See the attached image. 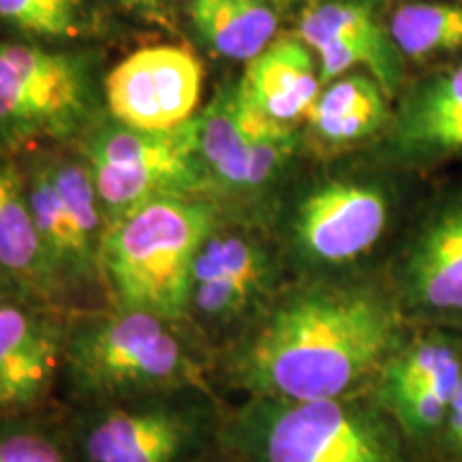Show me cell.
<instances>
[{"instance_id":"obj_27","label":"cell","mask_w":462,"mask_h":462,"mask_svg":"<svg viewBox=\"0 0 462 462\" xmlns=\"http://www.w3.org/2000/svg\"><path fill=\"white\" fill-rule=\"evenodd\" d=\"M118 5H123L125 9L135 11V14L146 15V17H161L170 7L171 0H116Z\"/></svg>"},{"instance_id":"obj_3","label":"cell","mask_w":462,"mask_h":462,"mask_svg":"<svg viewBox=\"0 0 462 462\" xmlns=\"http://www.w3.org/2000/svg\"><path fill=\"white\" fill-rule=\"evenodd\" d=\"M189 385H215V377L210 356L180 321L112 304L69 313L60 407H90Z\"/></svg>"},{"instance_id":"obj_19","label":"cell","mask_w":462,"mask_h":462,"mask_svg":"<svg viewBox=\"0 0 462 462\" xmlns=\"http://www.w3.org/2000/svg\"><path fill=\"white\" fill-rule=\"evenodd\" d=\"M460 377L462 338L443 330V326H424L409 332L404 343L379 373L371 392L374 396H385Z\"/></svg>"},{"instance_id":"obj_2","label":"cell","mask_w":462,"mask_h":462,"mask_svg":"<svg viewBox=\"0 0 462 462\" xmlns=\"http://www.w3.org/2000/svg\"><path fill=\"white\" fill-rule=\"evenodd\" d=\"M418 173L381 159L377 167L328 171L281 195L270 234L291 279L374 274L415 212Z\"/></svg>"},{"instance_id":"obj_14","label":"cell","mask_w":462,"mask_h":462,"mask_svg":"<svg viewBox=\"0 0 462 462\" xmlns=\"http://www.w3.org/2000/svg\"><path fill=\"white\" fill-rule=\"evenodd\" d=\"M204 69L180 45H150L107 73L106 103L116 123L140 131H170L195 116Z\"/></svg>"},{"instance_id":"obj_28","label":"cell","mask_w":462,"mask_h":462,"mask_svg":"<svg viewBox=\"0 0 462 462\" xmlns=\"http://www.w3.org/2000/svg\"><path fill=\"white\" fill-rule=\"evenodd\" d=\"M14 296H24V293H22L20 289H17L14 282L7 279V276L0 273V302H3V300H7V298H14Z\"/></svg>"},{"instance_id":"obj_5","label":"cell","mask_w":462,"mask_h":462,"mask_svg":"<svg viewBox=\"0 0 462 462\" xmlns=\"http://www.w3.org/2000/svg\"><path fill=\"white\" fill-rule=\"evenodd\" d=\"M218 218L206 198H167L106 227L101 274L107 302L180 321L195 257Z\"/></svg>"},{"instance_id":"obj_11","label":"cell","mask_w":462,"mask_h":462,"mask_svg":"<svg viewBox=\"0 0 462 462\" xmlns=\"http://www.w3.org/2000/svg\"><path fill=\"white\" fill-rule=\"evenodd\" d=\"M92 84L82 58L0 37V154L60 142L86 125Z\"/></svg>"},{"instance_id":"obj_22","label":"cell","mask_w":462,"mask_h":462,"mask_svg":"<svg viewBox=\"0 0 462 462\" xmlns=\"http://www.w3.org/2000/svg\"><path fill=\"white\" fill-rule=\"evenodd\" d=\"M0 462H78L60 404L0 418Z\"/></svg>"},{"instance_id":"obj_9","label":"cell","mask_w":462,"mask_h":462,"mask_svg":"<svg viewBox=\"0 0 462 462\" xmlns=\"http://www.w3.org/2000/svg\"><path fill=\"white\" fill-rule=\"evenodd\" d=\"M28 204L67 313L107 306L101 274L106 217L84 159L17 154Z\"/></svg>"},{"instance_id":"obj_21","label":"cell","mask_w":462,"mask_h":462,"mask_svg":"<svg viewBox=\"0 0 462 462\" xmlns=\"http://www.w3.org/2000/svg\"><path fill=\"white\" fill-rule=\"evenodd\" d=\"M388 26L404 62L439 60L462 51V3H404L390 15Z\"/></svg>"},{"instance_id":"obj_12","label":"cell","mask_w":462,"mask_h":462,"mask_svg":"<svg viewBox=\"0 0 462 462\" xmlns=\"http://www.w3.org/2000/svg\"><path fill=\"white\" fill-rule=\"evenodd\" d=\"M385 276L413 326H460L462 184L415 208Z\"/></svg>"},{"instance_id":"obj_7","label":"cell","mask_w":462,"mask_h":462,"mask_svg":"<svg viewBox=\"0 0 462 462\" xmlns=\"http://www.w3.org/2000/svg\"><path fill=\"white\" fill-rule=\"evenodd\" d=\"M227 404L215 385H189L62 409L78 462H201L221 446Z\"/></svg>"},{"instance_id":"obj_29","label":"cell","mask_w":462,"mask_h":462,"mask_svg":"<svg viewBox=\"0 0 462 462\" xmlns=\"http://www.w3.org/2000/svg\"><path fill=\"white\" fill-rule=\"evenodd\" d=\"M201 462H240V460L234 458V456L227 452V449H223L221 446H218V449H215V452H212L210 456H206V458Z\"/></svg>"},{"instance_id":"obj_8","label":"cell","mask_w":462,"mask_h":462,"mask_svg":"<svg viewBox=\"0 0 462 462\" xmlns=\"http://www.w3.org/2000/svg\"><path fill=\"white\" fill-rule=\"evenodd\" d=\"M300 146L296 125L259 112L240 82L225 86L199 114L206 199L223 215L270 227Z\"/></svg>"},{"instance_id":"obj_16","label":"cell","mask_w":462,"mask_h":462,"mask_svg":"<svg viewBox=\"0 0 462 462\" xmlns=\"http://www.w3.org/2000/svg\"><path fill=\"white\" fill-rule=\"evenodd\" d=\"M0 273L22 293L65 310L45 255L20 161L0 154Z\"/></svg>"},{"instance_id":"obj_10","label":"cell","mask_w":462,"mask_h":462,"mask_svg":"<svg viewBox=\"0 0 462 462\" xmlns=\"http://www.w3.org/2000/svg\"><path fill=\"white\" fill-rule=\"evenodd\" d=\"M106 225L167 198H206L199 157V116L170 131H140L120 123L84 142Z\"/></svg>"},{"instance_id":"obj_31","label":"cell","mask_w":462,"mask_h":462,"mask_svg":"<svg viewBox=\"0 0 462 462\" xmlns=\"http://www.w3.org/2000/svg\"><path fill=\"white\" fill-rule=\"evenodd\" d=\"M273 3H276V0H273Z\"/></svg>"},{"instance_id":"obj_26","label":"cell","mask_w":462,"mask_h":462,"mask_svg":"<svg viewBox=\"0 0 462 462\" xmlns=\"http://www.w3.org/2000/svg\"><path fill=\"white\" fill-rule=\"evenodd\" d=\"M437 446H441L449 458L462 460V381L456 390V394L449 402V411L446 426H443L441 439H439Z\"/></svg>"},{"instance_id":"obj_18","label":"cell","mask_w":462,"mask_h":462,"mask_svg":"<svg viewBox=\"0 0 462 462\" xmlns=\"http://www.w3.org/2000/svg\"><path fill=\"white\" fill-rule=\"evenodd\" d=\"M189 14L208 48L231 60L251 62L279 31L273 0H190Z\"/></svg>"},{"instance_id":"obj_15","label":"cell","mask_w":462,"mask_h":462,"mask_svg":"<svg viewBox=\"0 0 462 462\" xmlns=\"http://www.w3.org/2000/svg\"><path fill=\"white\" fill-rule=\"evenodd\" d=\"M381 159L415 173L462 161V58L404 86L381 137Z\"/></svg>"},{"instance_id":"obj_20","label":"cell","mask_w":462,"mask_h":462,"mask_svg":"<svg viewBox=\"0 0 462 462\" xmlns=\"http://www.w3.org/2000/svg\"><path fill=\"white\" fill-rule=\"evenodd\" d=\"M296 34L309 48L323 42L360 43L385 60L404 67V58L392 42L388 22L381 20L377 0H315L304 9Z\"/></svg>"},{"instance_id":"obj_1","label":"cell","mask_w":462,"mask_h":462,"mask_svg":"<svg viewBox=\"0 0 462 462\" xmlns=\"http://www.w3.org/2000/svg\"><path fill=\"white\" fill-rule=\"evenodd\" d=\"M413 323L385 273L291 279L251 332L217 357L227 398L315 401L371 392Z\"/></svg>"},{"instance_id":"obj_4","label":"cell","mask_w":462,"mask_h":462,"mask_svg":"<svg viewBox=\"0 0 462 462\" xmlns=\"http://www.w3.org/2000/svg\"><path fill=\"white\" fill-rule=\"evenodd\" d=\"M221 448L240 462H411L409 441L373 392L315 401L236 398Z\"/></svg>"},{"instance_id":"obj_13","label":"cell","mask_w":462,"mask_h":462,"mask_svg":"<svg viewBox=\"0 0 462 462\" xmlns=\"http://www.w3.org/2000/svg\"><path fill=\"white\" fill-rule=\"evenodd\" d=\"M67 317L26 296L0 302V418L58 404Z\"/></svg>"},{"instance_id":"obj_6","label":"cell","mask_w":462,"mask_h":462,"mask_svg":"<svg viewBox=\"0 0 462 462\" xmlns=\"http://www.w3.org/2000/svg\"><path fill=\"white\" fill-rule=\"evenodd\" d=\"M289 281L270 227L218 212L195 257L182 326L215 366L217 357L251 332Z\"/></svg>"},{"instance_id":"obj_24","label":"cell","mask_w":462,"mask_h":462,"mask_svg":"<svg viewBox=\"0 0 462 462\" xmlns=\"http://www.w3.org/2000/svg\"><path fill=\"white\" fill-rule=\"evenodd\" d=\"M3 37L58 42L79 37L84 31L82 0H0Z\"/></svg>"},{"instance_id":"obj_30","label":"cell","mask_w":462,"mask_h":462,"mask_svg":"<svg viewBox=\"0 0 462 462\" xmlns=\"http://www.w3.org/2000/svg\"><path fill=\"white\" fill-rule=\"evenodd\" d=\"M460 330H462V321H460Z\"/></svg>"},{"instance_id":"obj_17","label":"cell","mask_w":462,"mask_h":462,"mask_svg":"<svg viewBox=\"0 0 462 462\" xmlns=\"http://www.w3.org/2000/svg\"><path fill=\"white\" fill-rule=\"evenodd\" d=\"M240 88L268 118L296 125L323 88L319 62L298 34H281L248 62Z\"/></svg>"},{"instance_id":"obj_25","label":"cell","mask_w":462,"mask_h":462,"mask_svg":"<svg viewBox=\"0 0 462 462\" xmlns=\"http://www.w3.org/2000/svg\"><path fill=\"white\" fill-rule=\"evenodd\" d=\"M392 101H379L373 106L354 109L326 118H309L310 135L317 143L326 148H349L357 143L371 142L374 137H383L392 123Z\"/></svg>"},{"instance_id":"obj_23","label":"cell","mask_w":462,"mask_h":462,"mask_svg":"<svg viewBox=\"0 0 462 462\" xmlns=\"http://www.w3.org/2000/svg\"><path fill=\"white\" fill-rule=\"evenodd\" d=\"M460 381L462 377L454 381H439V383H426L420 388L374 398L394 418L409 446H429V443H439V439H441L449 402H452Z\"/></svg>"}]
</instances>
